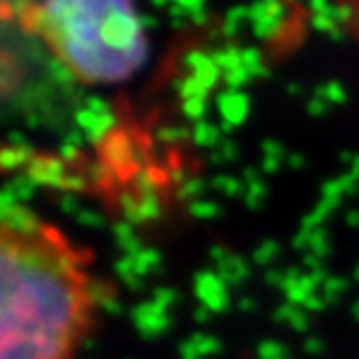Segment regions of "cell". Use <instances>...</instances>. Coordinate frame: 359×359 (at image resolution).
I'll use <instances>...</instances> for the list:
<instances>
[{"label":"cell","instance_id":"6da1fadb","mask_svg":"<svg viewBox=\"0 0 359 359\" xmlns=\"http://www.w3.org/2000/svg\"><path fill=\"white\" fill-rule=\"evenodd\" d=\"M91 258L31 212L0 210V359H74L100 303Z\"/></svg>","mask_w":359,"mask_h":359},{"label":"cell","instance_id":"7a4b0ae2","mask_svg":"<svg viewBox=\"0 0 359 359\" xmlns=\"http://www.w3.org/2000/svg\"><path fill=\"white\" fill-rule=\"evenodd\" d=\"M24 22L53 43L83 81H121L145 57L143 22L130 0H46V7H35Z\"/></svg>","mask_w":359,"mask_h":359},{"label":"cell","instance_id":"3957f363","mask_svg":"<svg viewBox=\"0 0 359 359\" xmlns=\"http://www.w3.org/2000/svg\"><path fill=\"white\" fill-rule=\"evenodd\" d=\"M195 292L201 301L203 307H208L212 314L225 312L229 307V290L227 284L210 271H201L195 277Z\"/></svg>","mask_w":359,"mask_h":359},{"label":"cell","instance_id":"277c9868","mask_svg":"<svg viewBox=\"0 0 359 359\" xmlns=\"http://www.w3.org/2000/svg\"><path fill=\"white\" fill-rule=\"evenodd\" d=\"M217 107L223 117V130H229V128H234L245 121V117L249 113V97L236 89H229L223 95H219Z\"/></svg>","mask_w":359,"mask_h":359},{"label":"cell","instance_id":"5b68a950","mask_svg":"<svg viewBox=\"0 0 359 359\" xmlns=\"http://www.w3.org/2000/svg\"><path fill=\"white\" fill-rule=\"evenodd\" d=\"M212 258L217 262V275L225 281V284H241L243 279L249 277V266L247 262L236 253H229L223 249H212Z\"/></svg>","mask_w":359,"mask_h":359},{"label":"cell","instance_id":"8992f818","mask_svg":"<svg viewBox=\"0 0 359 359\" xmlns=\"http://www.w3.org/2000/svg\"><path fill=\"white\" fill-rule=\"evenodd\" d=\"M219 139H221L219 128H215V126H210L206 121H199L195 126V141H197V145H201V147H215V145H219Z\"/></svg>","mask_w":359,"mask_h":359},{"label":"cell","instance_id":"52a82bcc","mask_svg":"<svg viewBox=\"0 0 359 359\" xmlns=\"http://www.w3.org/2000/svg\"><path fill=\"white\" fill-rule=\"evenodd\" d=\"M277 316L284 323L292 325L294 329H299V331L307 329V316H305V312L299 310V307H294V303H288V305L281 307V310L277 312Z\"/></svg>","mask_w":359,"mask_h":359},{"label":"cell","instance_id":"ba28073f","mask_svg":"<svg viewBox=\"0 0 359 359\" xmlns=\"http://www.w3.org/2000/svg\"><path fill=\"white\" fill-rule=\"evenodd\" d=\"M212 187H215L219 193L227 195V197H236V195L241 193V189H243L241 180H238V177H229V175H219V177H215Z\"/></svg>","mask_w":359,"mask_h":359},{"label":"cell","instance_id":"9c48e42d","mask_svg":"<svg viewBox=\"0 0 359 359\" xmlns=\"http://www.w3.org/2000/svg\"><path fill=\"white\" fill-rule=\"evenodd\" d=\"M191 212L197 217V219H212L219 215V206L215 201H206V199H197L191 203Z\"/></svg>","mask_w":359,"mask_h":359},{"label":"cell","instance_id":"30bf717a","mask_svg":"<svg viewBox=\"0 0 359 359\" xmlns=\"http://www.w3.org/2000/svg\"><path fill=\"white\" fill-rule=\"evenodd\" d=\"M206 113V97H191L184 100V115L193 121H199Z\"/></svg>","mask_w":359,"mask_h":359},{"label":"cell","instance_id":"8fae6325","mask_svg":"<svg viewBox=\"0 0 359 359\" xmlns=\"http://www.w3.org/2000/svg\"><path fill=\"white\" fill-rule=\"evenodd\" d=\"M318 97H323L325 102H336V104H340V102H344L346 100V93H344V89L338 85V83H329V85H325L323 89H318Z\"/></svg>","mask_w":359,"mask_h":359},{"label":"cell","instance_id":"7c38bea8","mask_svg":"<svg viewBox=\"0 0 359 359\" xmlns=\"http://www.w3.org/2000/svg\"><path fill=\"white\" fill-rule=\"evenodd\" d=\"M277 253H279L277 243H264V245H260L258 249H255L253 258L258 264H271L277 258Z\"/></svg>","mask_w":359,"mask_h":359},{"label":"cell","instance_id":"4fadbf2b","mask_svg":"<svg viewBox=\"0 0 359 359\" xmlns=\"http://www.w3.org/2000/svg\"><path fill=\"white\" fill-rule=\"evenodd\" d=\"M260 357L262 359H288V353L286 348L277 344V342H264L260 346Z\"/></svg>","mask_w":359,"mask_h":359},{"label":"cell","instance_id":"5bb4252c","mask_svg":"<svg viewBox=\"0 0 359 359\" xmlns=\"http://www.w3.org/2000/svg\"><path fill=\"white\" fill-rule=\"evenodd\" d=\"M236 156H238V147L232 141L221 143L219 149H217V158H221V163H234Z\"/></svg>","mask_w":359,"mask_h":359},{"label":"cell","instance_id":"9a60e30c","mask_svg":"<svg viewBox=\"0 0 359 359\" xmlns=\"http://www.w3.org/2000/svg\"><path fill=\"white\" fill-rule=\"evenodd\" d=\"M175 5L182 9V11H191L193 18L195 13L199 15L201 13V7H203V0H175Z\"/></svg>","mask_w":359,"mask_h":359},{"label":"cell","instance_id":"2e32d148","mask_svg":"<svg viewBox=\"0 0 359 359\" xmlns=\"http://www.w3.org/2000/svg\"><path fill=\"white\" fill-rule=\"evenodd\" d=\"M327 107H329V102H325L323 97H318V100H312L307 109H310L312 115H325L327 113Z\"/></svg>","mask_w":359,"mask_h":359},{"label":"cell","instance_id":"e0dca14e","mask_svg":"<svg viewBox=\"0 0 359 359\" xmlns=\"http://www.w3.org/2000/svg\"><path fill=\"white\" fill-rule=\"evenodd\" d=\"M169 3H171V0H151L154 7H167Z\"/></svg>","mask_w":359,"mask_h":359},{"label":"cell","instance_id":"ac0fdd59","mask_svg":"<svg viewBox=\"0 0 359 359\" xmlns=\"http://www.w3.org/2000/svg\"><path fill=\"white\" fill-rule=\"evenodd\" d=\"M353 310H355V316H357V320H359V301L355 303V307H353Z\"/></svg>","mask_w":359,"mask_h":359},{"label":"cell","instance_id":"d6986e66","mask_svg":"<svg viewBox=\"0 0 359 359\" xmlns=\"http://www.w3.org/2000/svg\"><path fill=\"white\" fill-rule=\"evenodd\" d=\"M355 277L359 279V266H357V271H355Z\"/></svg>","mask_w":359,"mask_h":359}]
</instances>
